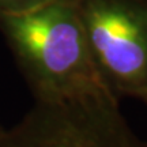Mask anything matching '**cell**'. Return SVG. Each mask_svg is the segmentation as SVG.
Wrapping results in <instances>:
<instances>
[{
  "mask_svg": "<svg viewBox=\"0 0 147 147\" xmlns=\"http://www.w3.org/2000/svg\"><path fill=\"white\" fill-rule=\"evenodd\" d=\"M0 30L36 101L116 97L95 68L76 0H49L22 14L1 15Z\"/></svg>",
  "mask_w": 147,
  "mask_h": 147,
  "instance_id": "1",
  "label": "cell"
},
{
  "mask_svg": "<svg viewBox=\"0 0 147 147\" xmlns=\"http://www.w3.org/2000/svg\"><path fill=\"white\" fill-rule=\"evenodd\" d=\"M0 147H147L116 97L42 102L10 127H0Z\"/></svg>",
  "mask_w": 147,
  "mask_h": 147,
  "instance_id": "2",
  "label": "cell"
},
{
  "mask_svg": "<svg viewBox=\"0 0 147 147\" xmlns=\"http://www.w3.org/2000/svg\"><path fill=\"white\" fill-rule=\"evenodd\" d=\"M95 68L105 86L147 101V0H76Z\"/></svg>",
  "mask_w": 147,
  "mask_h": 147,
  "instance_id": "3",
  "label": "cell"
},
{
  "mask_svg": "<svg viewBox=\"0 0 147 147\" xmlns=\"http://www.w3.org/2000/svg\"><path fill=\"white\" fill-rule=\"evenodd\" d=\"M49 0H0V16L15 15L37 8Z\"/></svg>",
  "mask_w": 147,
  "mask_h": 147,
  "instance_id": "4",
  "label": "cell"
},
{
  "mask_svg": "<svg viewBox=\"0 0 147 147\" xmlns=\"http://www.w3.org/2000/svg\"><path fill=\"white\" fill-rule=\"evenodd\" d=\"M146 104H147V101H146Z\"/></svg>",
  "mask_w": 147,
  "mask_h": 147,
  "instance_id": "5",
  "label": "cell"
}]
</instances>
